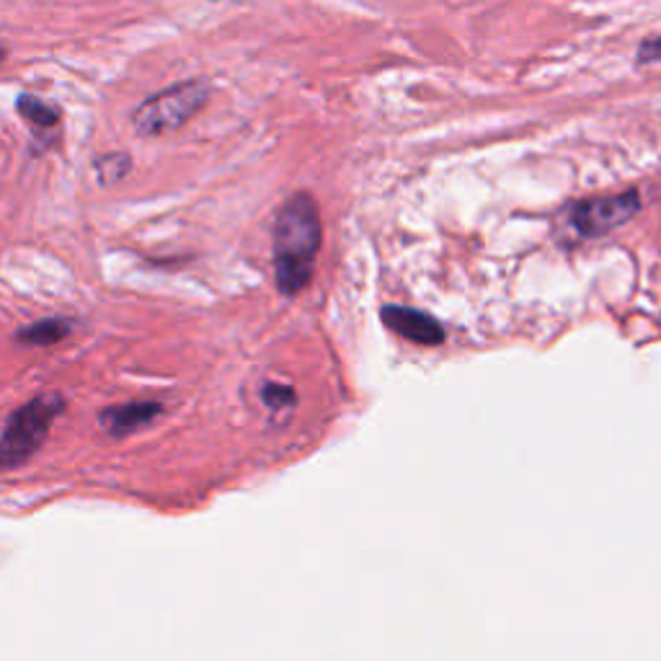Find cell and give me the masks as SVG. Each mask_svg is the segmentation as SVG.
Here are the masks:
<instances>
[{
  "label": "cell",
  "instance_id": "obj_1",
  "mask_svg": "<svg viewBox=\"0 0 661 661\" xmlns=\"http://www.w3.org/2000/svg\"><path fill=\"white\" fill-rule=\"evenodd\" d=\"M323 228L310 194H295L280 207L274 220V280L285 297L300 295L314 277Z\"/></svg>",
  "mask_w": 661,
  "mask_h": 661
},
{
  "label": "cell",
  "instance_id": "obj_2",
  "mask_svg": "<svg viewBox=\"0 0 661 661\" xmlns=\"http://www.w3.org/2000/svg\"><path fill=\"white\" fill-rule=\"evenodd\" d=\"M65 406L60 394H39L11 413L0 434V474L21 468L39 453Z\"/></svg>",
  "mask_w": 661,
  "mask_h": 661
},
{
  "label": "cell",
  "instance_id": "obj_3",
  "mask_svg": "<svg viewBox=\"0 0 661 661\" xmlns=\"http://www.w3.org/2000/svg\"><path fill=\"white\" fill-rule=\"evenodd\" d=\"M207 81H181L171 89L145 99L133 114V127L140 137H163L192 122L209 101Z\"/></svg>",
  "mask_w": 661,
  "mask_h": 661
},
{
  "label": "cell",
  "instance_id": "obj_4",
  "mask_svg": "<svg viewBox=\"0 0 661 661\" xmlns=\"http://www.w3.org/2000/svg\"><path fill=\"white\" fill-rule=\"evenodd\" d=\"M638 209H641V194L636 189L613 194V197L586 200L573 205L571 228L584 238H597L626 225L630 217L638 215Z\"/></svg>",
  "mask_w": 661,
  "mask_h": 661
},
{
  "label": "cell",
  "instance_id": "obj_5",
  "mask_svg": "<svg viewBox=\"0 0 661 661\" xmlns=\"http://www.w3.org/2000/svg\"><path fill=\"white\" fill-rule=\"evenodd\" d=\"M383 323L398 337L413 341V344L437 346L445 341V329L430 314H421L417 308H403V305H385L380 310Z\"/></svg>",
  "mask_w": 661,
  "mask_h": 661
},
{
  "label": "cell",
  "instance_id": "obj_6",
  "mask_svg": "<svg viewBox=\"0 0 661 661\" xmlns=\"http://www.w3.org/2000/svg\"><path fill=\"white\" fill-rule=\"evenodd\" d=\"M163 413L161 401H133L109 406V409L99 411V426L112 440H125L129 434L145 430L152 421Z\"/></svg>",
  "mask_w": 661,
  "mask_h": 661
},
{
  "label": "cell",
  "instance_id": "obj_7",
  "mask_svg": "<svg viewBox=\"0 0 661 661\" xmlns=\"http://www.w3.org/2000/svg\"><path fill=\"white\" fill-rule=\"evenodd\" d=\"M72 333V321L62 316H49L42 318V321H34L32 326H24V329L16 331V341L24 346H55L60 344L62 339H68Z\"/></svg>",
  "mask_w": 661,
  "mask_h": 661
},
{
  "label": "cell",
  "instance_id": "obj_8",
  "mask_svg": "<svg viewBox=\"0 0 661 661\" xmlns=\"http://www.w3.org/2000/svg\"><path fill=\"white\" fill-rule=\"evenodd\" d=\"M16 112L34 133H53L60 127L62 112L49 101L34 96V93H21L16 99Z\"/></svg>",
  "mask_w": 661,
  "mask_h": 661
},
{
  "label": "cell",
  "instance_id": "obj_9",
  "mask_svg": "<svg viewBox=\"0 0 661 661\" xmlns=\"http://www.w3.org/2000/svg\"><path fill=\"white\" fill-rule=\"evenodd\" d=\"M93 171H96V179L101 186H114L129 176V171H133V158H129V152H122V150L106 152V156H101L93 161Z\"/></svg>",
  "mask_w": 661,
  "mask_h": 661
},
{
  "label": "cell",
  "instance_id": "obj_10",
  "mask_svg": "<svg viewBox=\"0 0 661 661\" xmlns=\"http://www.w3.org/2000/svg\"><path fill=\"white\" fill-rule=\"evenodd\" d=\"M261 398L272 411H287L295 406V390L287 388V385H277V383H266L261 388Z\"/></svg>",
  "mask_w": 661,
  "mask_h": 661
},
{
  "label": "cell",
  "instance_id": "obj_11",
  "mask_svg": "<svg viewBox=\"0 0 661 661\" xmlns=\"http://www.w3.org/2000/svg\"><path fill=\"white\" fill-rule=\"evenodd\" d=\"M638 62L649 65V62H661V36H653V39H646L641 47H638Z\"/></svg>",
  "mask_w": 661,
  "mask_h": 661
},
{
  "label": "cell",
  "instance_id": "obj_12",
  "mask_svg": "<svg viewBox=\"0 0 661 661\" xmlns=\"http://www.w3.org/2000/svg\"><path fill=\"white\" fill-rule=\"evenodd\" d=\"M3 60H5V49L0 47V65H3Z\"/></svg>",
  "mask_w": 661,
  "mask_h": 661
}]
</instances>
